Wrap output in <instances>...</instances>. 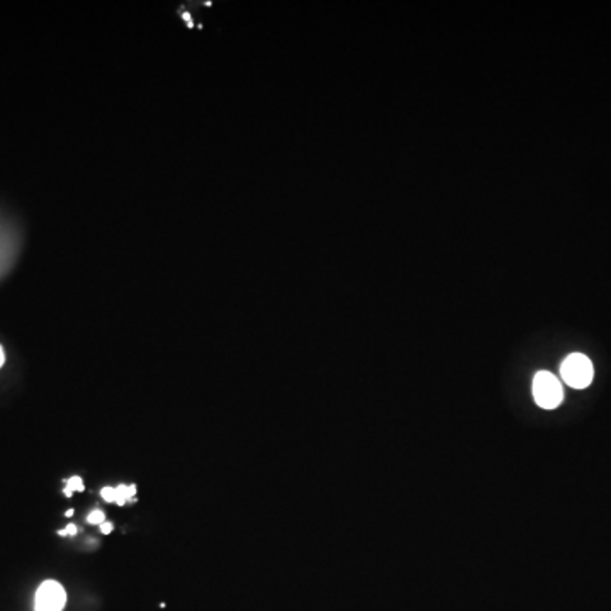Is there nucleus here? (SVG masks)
<instances>
[{"label":"nucleus","instance_id":"nucleus-1","mask_svg":"<svg viewBox=\"0 0 611 611\" xmlns=\"http://www.w3.org/2000/svg\"><path fill=\"white\" fill-rule=\"evenodd\" d=\"M561 376L567 385L574 389H584L591 384L594 376L593 364L582 353H573L562 362Z\"/></svg>","mask_w":611,"mask_h":611},{"label":"nucleus","instance_id":"nucleus-2","mask_svg":"<svg viewBox=\"0 0 611 611\" xmlns=\"http://www.w3.org/2000/svg\"><path fill=\"white\" fill-rule=\"evenodd\" d=\"M533 397L543 409H554L562 403L564 391L557 377L550 372H538L533 379Z\"/></svg>","mask_w":611,"mask_h":611},{"label":"nucleus","instance_id":"nucleus-3","mask_svg":"<svg viewBox=\"0 0 611 611\" xmlns=\"http://www.w3.org/2000/svg\"><path fill=\"white\" fill-rule=\"evenodd\" d=\"M66 603V593L57 581H45L39 586L34 608L36 611H61Z\"/></svg>","mask_w":611,"mask_h":611},{"label":"nucleus","instance_id":"nucleus-4","mask_svg":"<svg viewBox=\"0 0 611 611\" xmlns=\"http://www.w3.org/2000/svg\"><path fill=\"white\" fill-rule=\"evenodd\" d=\"M114 489H116V504L124 506L128 501H135L136 486H124V484H121V486Z\"/></svg>","mask_w":611,"mask_h":611},{"label":"nucleus","instance_id":"nucleus-5","mask_svg":"<svg viewBox=\"0 0 611 611\" xmlns=\"http://www.w3.org/2000/svg\"><path fill=\"white\" fill-rule=\"evenodd\" d=\"M84 480H82V477H72V479L66 480V486H65V496L66 498H70L72 496L73 491H84Z\"/></svg>","mask_w":611,"mask_h":611},{"label":"nucleus","instance_id":"nucleus-6","mask_svg":"<svg viewBox=\"0 0 611 611\" xmlns=\"http://www.w3.org/2000/svg\"><path fill=\"white\" fill-rule=\"evenodd\" d=\"M87 522L92 523V525H102V523L105 522V515H104V511H101V510L92 511V513L89 515V518H87Z\"/></svg>","mask_w":611,"mask_h":611},{"label":"nucleus","instance_id":"nucleus-7","mask_svg":"<svg viewBox=\"0 0 611 611\" xmlns=\"http://www.w3.org/2000/svg\"><path fill=\"white\" fill-rule=\"evenodd\" d=\"M101 496L104 498V501L116 503V489L114 487H104L101 491Z\"/></svg>","mask_w":611,"mask_h":611},{"label":"nucleus","instance_id":"nucleus-8","mask_svg":"<svg viewBox=\"0 0 611 611\" xmlns=\"http://www.w3.org/2000/svg\"><path fill=\"white\" fill-rule=\"evenodd\" d=\"M78 531V528H77V525H68L65 528V530H60L58 531V535H75Z\"/></svg>","mask_w":611,"mask_h":611},{"label":"nucleus","instance_id":"nucleus-9","mask_svg":"<svg viewBox=\"0 0 611 611\" xmlns=\"http://www.w3.org/2000/svg\"><path fill=\"white\" fill-rule=\"evenodd\" d=\"M112 530H114V525H112V523L104 522V523H102V525H101V531H102V533L108 535V533H110V531H112Z\"/></svg>","mask_w":611,"mask_h":611},{"label":"nucleus","instance_id":"nucleus-10","mask_svg":"<svg viewBox=\"0 0 611 611\" xmlns=\"http://www.w3.org/2000/svg\"><path fill=\"white\" fill-rule=\"evenodd\" d=\"M3 360H6V355H3V350H2V346H0V367L3 365Z\"/></svg>","mask_w":611,"mask_h":611},{"label":"nucleus","instance_id":"nucleus-11","mask_svg":"<svg viewBox=\"0 0 611 611\" xmlns=\"http://www.w3.org/2000/svg\"><path fill=\"white\" fill-rule=\"evenodd\" d=\"M65 515H66V516H68V518H70V516H72V515H73V510H68V511H66V513H65Z\"/></svg>","mask_w":611,"mask_h":611}]
</instances>
